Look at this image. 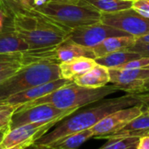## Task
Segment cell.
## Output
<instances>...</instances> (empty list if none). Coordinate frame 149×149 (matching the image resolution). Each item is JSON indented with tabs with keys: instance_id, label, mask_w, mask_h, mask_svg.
<instances>
[{
	"instance_id": "5",
	"label": "cell",
	"mask_w": 149,
	"mask_h": 149,
	"mask_svg": "<svg viewBox=\"0 0 149 149\" xmlns=\"http://www.w3.org/2000/svg\"><path fill=\"white\" fill-rule=\"evenodd\" d=\"M100 22L135 38L149 33V18L139 14L132 8L111 13H101Z\"/></svg>"
},
{
	"instance_id": "11",
	"label": "cell",
	"mask_w": 149,
	"mask_h": 149,
	"mask_svg": "<svg viewBox=\"0 0 149 149\" xmlns=\"http://www.w3.org/2000/svg\"><path fill=\"white\" fill-rule=\"evenodd\" d=\"M72 81L59 78L51 82H47L32 88H29L26 91H23L21 92H19L17 94H14L6 100L0 102V104H11V105H22L26 103L33 101L35 99H38L41 97H44L54 91L62 87L63 85H66L68 84H70Z\"/></svg>"
},
{
	"instance_id": "17",
	"label": "cell",
	"mask_w": 149,
	"mask_h": 149,
	"mask_svg": "<svg viewBox=\"0 0 149 149\" xmlns=\"http://www.w3.org/2000/svg\"><path fill=\"white\" fill-rule=\"evenodd\" d=\"M136 38L132 35L127 36H113L105 39L98 45L92 47L95 59L104 56L108 54L126 49L135 43Z\"/></svg>"
},
{
	"instance_id": "6",
	"label": "cell",
	"mask_w": 149,
	"mask_h": 149,
	"mask_svg": "<svg viewBox=\"0 0 149 149\" xmlns=\"http://www.w3.org/2000/svg\"><path fill=\"white\" fill-rule=\"evenodd\" d=\"M77 110L79 109L61 110L49 104H41L25 109H17L12 117L9 130L26 124L64 118Z\"/></svg>"
},
{
	"instance_id": "24",
	"label": "cell",
	"mask_w": 149,
	"mask_h": 149,
	"mask_svg": "<svg viewBox=\"0 0 149 149\" xmlns=\"http://www.w3.org/2000/svg\"><path fill=\"white\" fill-rule=\"evenodd\" d=\"M132 8L139 14L149 18V0H132Z\"/></svg>"
},
{
	"instance_id": "23",
	"label": "cell",
	"mask_w": 149,
	"mask_h": 149,
	"mask_svg": "<svg viewBox=\"0 0 149 149\" xmlns=\"http://www.w3.org/2000/svg\"><path fill=\"white\" fill-rule=\"evenodd\" d=\"M19 105L0 104V130L9 128L12 117Z\"/></svg>"
},
{
	"instance_id": "16",
	"label": "cell",
	"mask_w": 149,
	"mask_h": 149,
	"mask_svg": "<svg viewBox=\"0 0 149 149\" xmlns=\"http://www.w3.org/2000/svg\"><path fill=\"white\" fill-rule=\"evenodd\" d=\"M76 84L87 88H99L110 83V74L107 68L96 64L85 74L77 77L73 81Z\"/></svg>"
},
{
	"instance_id": "15",
	"label": "cell",
	"mask_w": 149,
	"mask_h": 149,
	"mask_svg": "<svg viewBox=\"0 0 149 149\" xmlns=\"http://www.w3.org/2000/svg\"><path fill=\"white\" fill-rule=\"evenodd\" d=\"M55 54L59 63L68 61L77 57H89L95 59L91 48L81 46L71 40L66 39L61 43L55 46Z\"/></svg>"
},
{
	"instance_id": "22",
	"label": "cell",
	"mask_w": 149,
	"mask_h": 149,
	"mask_svg": "<svg viewBox=\"0 0 149 149\" xmlns=\"http://www.w3.org/2000/svg\"><path fill=\"white\" fill-rule=\"evenodd\" d=\"M108 142L99 149H136L139 137L107 139Z\"/></svg>"
},
{
	"instance_id": "29",
	"label": "cell",
	"mask_w": 149,
	"mask_h": 149,
	"mask_svg": "<svg viewBox=\"0 0 149 149\" xmlns=\"http://www.w3.org/2000/svg\"><path fill=\"white\" fill-rule=\"evenodd\" d=\"M19 68H12V69H7L4 72H2L0 74V83L3 82L4 80H6V78H8L9 77H11L12 74H13Z\"/></svg>"
},
{
	"instance_id": "35",
	"label": "cell",
	"mask_w": 149,
	"mask_h": 149,
	"mask_svg": "<svg viewBox=\"0 0 149 149\" xmlns=\"http://www.w3.org/2000/svg\"><path fill=\"white\" fill-rule=\"evenodd\" d=\"M53 2H59V3H77L79 0H50Z\"/></svg>"
},
{
	"instance_id": "31",
	"label": "cell",
	"mask_w": 149,
	"mask_h": 149,
	"mask_svg": "<svg viewBox=\"0 0 149 149\" xmlns=\"http://www.w3.org/2000/svg\"><path fill=\"white\" fill-rule=\"evenodd\" d=\"M135 43H139V44H148L149 43V33L145 34L141 37L136 38Z\"/></svg>"
},
{
	"instance_id": "33",
	"label": "cell",
	"mask_w": 149,
	"mask_h": 149,
	"mask_svg": "<svg viewBox=\"0 0 149 149\" xmlns=\"http://www.w3.org/2000/svg\"><path fill=\"white\" fill-rule=\"evenodd\" d=\"M26 149H50L49 146H40V145H35V144H33L31 145L28 148Z\"/></svg>"
},
{
	"instance_id": "14",
	"label": "cell",
	"mask_w": 149,
	"mask_h": 149,
	"mask_svg": "<svg viewBox=\"0 0 149 149\" xmlns=\"http://www.w3.org/2000/svg\"><path fill=\"white\" fill-rule=\"evenodd\" d=\"M97 64L95 59L89 57H77L59 64L61 78L74 81L77 77L88 72Z\"/></svg>"
},
{
	"instance_id": "27",
	"label": "cell",
	"mask_w": 149,
	"mask_h": 149,
	"mask_svg": "<svg viewBox=\"0 0 149 149\" xmlns=\"http://www.w3.org/2000/svg\"><path fill=\"white\" fill-rule=\"evenodd\" d=\"M136 149H149V133L139 138Z\"/></svg>"
},
{
	"instance_id": "19",
	"label": "cell",
	"mask_w": 149,
	"mask_h": 149,
	"mask_svg": "<svg viewBox=\"0 0 149 149\" xmlns=\"http://www.w3.org/2000/svg\"><path fill=\"white\" fill-rule=\"evenodd\" d=\"M91 138H94V134L91 129H87L60 138L49 144L47 146L62 149H77L82 144Z\"/></svg>"
},
{
	"instance_id": "21",
	"label": "cell",
	"mask_w": 149,
	"mask_h": 149,
	"mask_svg": "<svg viewBox=\"0 0 149 149\" xmlns=\"http://www.w3.org/2000/svg\"><path fill=\"white\" fill-rule=\"evenodd\" d=\"M22 67V52L0 54V74L12 69Z\"/></svg>"
},
{
	"instance_id": "7",
	"label": "cell",
	"mask_w": 149,
	"mask_h": 149,
	"mask_svg": "<svg viewBox=\"0 0 149 149\" xmlns=\"http://www.w3.org/2000/svg\"><path fill=\"white\" fill-rule=\"evenodd\" d=\"M127 35L130 34L102 22H97L73 29L68 34V39L81 46L92 48L107 38Z\"/></svg>"
},
{
	"instance_id": "2",
	"label": "cell",
	"mask_w": 149,
	"mask_h": 149,
	"mask_svg": "<svg viewBox=\"0 0 149 149\" xmlns=\"http://www.w3.org/2000/svg\"><path fill=\"white\" fill-rule=\"evenodd\" d=\"M117 91L118 89L113 85L87 88L71 82L44 97L19 106L18 109H25L41 104H49L61 110L80 109L88 104L97 103Z\"/></svg>"
},
{
	"instance_id": "36",
	"label": "cell",
	"mask_w": 149,
	"mask_h": 149,
	"mask_svg": "<svg viewBox=\"0 0 149 149\" xmlns=\"http://www.w3.org/2000/svg\"><path fill=\"white\" fill-rule=\"evenodd\" d=\"M143 107H144L143 111L149 115V101H147L145 104H143Z\"/></svg>"
},
{
	"instance_id": "30",
	"label": "cell",
	"mask_w": 149,
	"mask_h": 149,
	"mask_svg": "<svg viewBox=\"0 0 149 149\" xmlns=\"http://www.w3.org/2000/svg\"><path fill=\"white\" fill-rule=\"evenodd\" d=\"M33 144V142L27 141V142H24V143L19 144L17 146H11V147H6V148H1V147H0V149H26V148H28Z\"/></svg>"
},
{
	"instance_id": "34",
	"label": "cell",
	"mask_w": 149,
	"mask_h": 149,
	"mask_svg": "<svg viewBox=\"0 0 149 149\" xmlns=\"http://www.w3.org/2000/svg\"><path fill=\"white\" fill-rule=\"evenodd\" d=\"M9 128H6V129H2V130H0V144H1V142L3 141L6 132H8Z\"/></svg>"
},
{
	"instance_id": "13",
	"label": "cell",
	"mask_w": 149,
	"mask_h": 149,
	"mask_svg": "<svg viewBox=\"0 0 149 149\" xmlns=\"http://www.w3.org/2000/svg\"><path fill=\"white\" fill-rule=\"evenodd\" d=\"M146 133H149V115L143 111V112L140 115L137 116L136 118L129 121L120 130L113 133L99 137L98 139H116L129 137L139 138Z\"/></svg>"
},
{
	"instance_id": "3",
	"label": "cell",
	"mask_w": 149,
	"mask_h": 149,
	"mask_svg": "<svg viewBox=\"0 0 149 149\" xmlns=\"http://www.w3.org/2000/svg\"><path fill=\"white\" fill-rule=\"evenodd\" d=\"M59 78L61 76L58 64L40 62L22 66L0 83V102L29 88Z\"/></svg>"
},
{
	"instance_id": "12",
	"label": "cell",
	"mask_w": 149,
	"mask_h": 149,
	"mask_svg": "<svg viewBox=\"0 0 149 149\" xmlns=\"http://www.w3.org/2000/svg\"><path fill=\"white\" fill-rule=\"evenodd\" d=\"M5 22L0 25V54L28 50L27 43L13 28L12 22L8 19Z\"/></svg>"
},
{
	"instance_id": "26",
	"label": "cell",
	"mask_w": 149,
	"mask_h": 149,
	"mask_svg": "<svg viewBox=\"0 0 149 149\" xmlns=\"http://www.w3.org/2000/svg\"><path fill=\"white\" fill-rule=\"evenodd\" d=\"M129 50L139 54L141 56L149 57V43L148 44H139L134 43L132 47H128Z\"/></svg>"
},
{
	"instance_id": "20",
	"label": "cell",
	"mask_w": 149,
	"mask_h": 149,
	"mask_svg": "<svg viewBox=\"0 0 149 149\" xmlns=\"http://www.w3.org/2000/svg\"><path fill=\"white\" fill-rule=\"evenodd\" d=\"M100 13H116L132 8V0H84Z\"/></svg>"
},
{
	"instance_id": "32",
	"label": "cell",
	"mask_w": 149,
	"mask_h": 149,
	"mask_svg": "<svg viewBox=\"0 0 149 149\" xmlns=\"http://www.w3.org/2000/svg\"><path fill=\"white\" fill-rule=\"evenodd\" d=\"M146 68L149 69V65L146 66ZM141 92H145V93H148L149 94V76L145 79V83H144V86H143V90ZM140 92V93H141Z\"/></svg>"
},
{
	"instance_id": "25",
	"label": "cell",
	"mask_w": 149,
	"mask_h": 149,
	"mask_svg": "<svg viewBox=\"0 0 149 149\" xmlns=\"http://www.w3.org/2000/svg\"><path fill=\"white\" fill-rule=\"evenodd\" d=\"M149 65V57H139L138 59L132 60L120 67L118 68H125V69H136V68H143Z\"/></svg>"
},
{
	"instance_id": "4",
	"label": "cell",
	"mask_w": 149,
	"mask_h": 149,
	"mask_svg": "<svg viewBox=\"0 0 149 149\" xmlns=\"http://www.w3.org/2000/svg\"><path fill=\"white\" fill-rule=\"evenodd\" d=\"M35 10L69 31L100 22L101 19V13L84 0H79L77 3L49 1Z\"/></svg>"
},
{
	"instance_id": "9",
	"label": "cell",
	"mask_w": 149,
	"mask_h": 149,
	"mask_svg": "<svg viewBox=\"0 0 149 149\" xmlns=\"http://www.w3.org/2000/svg\"><path fill=\"white\" fill-rule=\"evenodd\" d=\"M108 70L111 85L117 88L118 91L132 94L142 91L145 79L149 76V69L146 67L136 69L111 68Z\"/></svg>"
},
{
	"instance_id": "10",
	"label": "cell",
	"mask_w": 149,
	"mask_h": 149,
	"mask_svg": "<svg viewBox=\"0 0 149 149\" xmlns=\"http://www.w3.org/2000/svg\"><path fill=\"white\" fill-rule=\"evenodd\" d=\"M143 109L144 107L141 104L124 108L109 114L91 128L94 134V138L98 139L99 137L111 134L120 130L129 121L140 115L143 112Z\"/></svg>"
},
{
	"instance_id": "8",
	"label": "cell",
	"mask_w": 149,
	"mask_h": 149,
	"mask_svg": "<svg viewBox=\"0 0 149 149\" xmlns=\"http://www.w3.org/2000/svg\"><path fill=\"white\" fill-rule=\"evenodd\" d=\"M61 119L63 118H55L45 122L30 123L18 126L12 130H8L3 141L0 144V147H11L27 141L34 143L36 139L46 134Z\"/></svg>"
},
{
	"instance_id": "1",
	"label": "cell",
	"mask_w": 149,
	"mask_h": 149,
	"mask_svg": "<svg viewBox=\"0 0 149 149\" xmlns=\"http://www.w3.org/2000/svg\"><path fill=\"white\" fill-rule=\"evenodd\" d=\"M95 106L77 111H76L69 116L58 122L57 126L51 132L39 138L33 144L40 146H48L54 140L68 134L91 129L101 119L109 114L118 110L131 107L137 104H145V97L141 93H126L124 96L101 99Z\"/></svg>"
},
{
	"instance_id": "28",
	"label": "cell",
	"mask_w": 149,
	"mask_h": 149,
	"mask_svg": "<svg viewBox=\"0 0 149 149\" xmlns=\"http://www.w3.org/2000/svg\"><path fill=\"white\" fill-rule=\"evenodd\" d=\"M19 1L34 8V9H37V8L40 7L41 6L45 5L46 3L49 2L50 0H19Z\"/></svg>"
},
{
	"instance_id": "37",
	"label": "cell",
	"mask_w": 149,
	"mask_h": 149,
	"mask_svg": "<svg viewBox=\"0 0 149 149\" xmlns=\"http://www.w3.org/2000/svg\"><path fill=\"white\" fill-rule=\"evenodd\" d=\"M50 149H62V148H57V147H50Z\"/></svg>"
},
{
	"instance_id": "18",
	"label": "cell",
	"mask_w": 149,
	"mask_h": 149,
	"mask_svg": "<svg viewBox=\"0 0 149 149\" xmlns=\"http://www.w3.org/2000/svg\"><path fill=\"white\" fill-rule=\"evenodd\" d=\"M139 57H142L139 54L126 48V49L108 54L102 57L96 58L95 61L97 64H100L107 68H118Z\"/></svg>"
}]
</instances>
